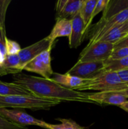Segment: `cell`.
Returning <instances> with one entry per match:
<instances>
[{
	"label": "cell",
	"mask_w": 128,
	"mask_h": 129,
	"mask_svg": "<svg viewBox=\"0 0 128 129\" xmlns=\"http://www.w3.org/2000/svg\"><path fill=\"white\" fill-rule=\"evenodd\" d=\"M119 77L120 79L125 83H128V68L125 69L124 70L120 71L117 72Z\"/></svg>",
	"instance_id": "cell-28"
},
{
	"label": "cell",
	"mask_w": 128,
	"mask_h": 129,
	"mask_svg": "<svg viewBox=\"0 0 128 129\" xmlns=\"http://www.w3.org/2000/svg\"><path fill=\"white\" fill-rule=\"evenodd\" d=\"M0 129H28L26 126L17 124L0 115Z\"/></svg>",
	"instance_id": "cell-23"
},
{
	"label": "cell",
	"mask_w": 128,
	"mask_h": 129,
	"mask_svg": "<svg viewBox=\"0 0 128 129\" xmlns=\"http://www.w3.org/2000/svg\"><path fill=\"white\" fill-rule=\"evenodd\" d=\"M114 47V44L104 41H97L87 45L80 53L77 62L105 61L111 55Z\"/></svg>",
	"instance_id": "cell-5"
},
{
	"label": "cell",
	"mask_w": 128,
	"mask_h": 129,
	"mask_svg": "<svg viewBox=\"0 0 128 129\" xmlns=\"http://www.w3.org/2000/svg\"><path fill=\"white\" fill-rule=\"evenodd\" d=\"M50 79L57 84L63 86L64 88L73 90L82 85L86 81V79L72 76L67 73L62 74L54 73Z\"/></svg>",
	"instance_id": "cell-13"
},
{
	"label": "cell",
	"mask_w": 128,
	"mask_h": 129,
	"mask_svg": "<svg viewBox=\"0 0 128 129\" xmlns=\"http://www.w3.org/2000/svg\"><path fill=\"white\" fill-rule=\"evenodd\" d=\"M11 0H0V28H5V18L6 11Z\"/></svg>",
	"instance_id": "cell-24"
},
{
	"label": "cell",
	"mask_w": 128,
	"mask_h": 129,
	"mask_svg": "<svg viewBox=\"0 0 128 129\" xmlns=\"http://www.w3.org/2000/svg\"><path fill=\"white\" fill-rule=\"evenodd\" d=\"M53 47L43 52L32 60L28 63L23 70L35 73L45 79H50L53 74L51 66V51Z\"/></svg>",
	"instance_id": "cell-6"
},
{
	"label": "cell",
	"mask_w": 128,
	"mask_h": 129,
	"mask_svg": "<svg viewBox=\"0 0 128 129\" xmlns=\"http://www.w3.org/2000/svg\"><path fill=\"white\" fill-rule=\"evenodd\" d=\"M119 107H120L121 109L124 110V111H125V112L128 113V101H127L125 103H122L121 105L119 106Z\"/></svg>",
	"instance_id": "cell-29"
},
{
	"label": "cell",
	"mask_w": 128,
	"mask_h": 129,
	"mask_svg": "<svg viewBox=\"0 0 128 129\" xmlns=\"http://www.w3.org/2000/svg\"><path fill=\"white\" fill-rule=\"evenodd\" d=\"M128 68V57L117 59L104 61V71L119 72Z\"/></svg>",
	"instance_id": "cell-20"
},
{
	"label": "cell",
	"mask_w": 128,
	"mask_h": 129,
	"mask_svg": "<svg viewBox=\"0 0 128 129\" xmlns=\"http://www.w3.org/2000/svg\"><path fill=\"white\" fill-rule=\"evenodd\" d=\"M127 20L128 8L109 18L105 20L100 19L88 32L89 42L87 45H91L97 42L105 33L116 26L122 25Z\"/></svg>",
	"instance_id": "cell-4"
},
{
	"label": "cell",
	"mask_w": 128,
	"mask_h": 129,
	"mask_svg": "<svg viewBox=\"0 0 128 129\" xmlns=\"http://www.w3.org/2000/svg\"><path fill=\"white\" fill-rule=\"evenodd\" d=\"M116 93H119V94L124 96L125 98H128V88H127V89H124V90H122V91H120L116 92Z\"/></svg>",
	"instance_id": "cell-30"
},
{
	"label": "cell",
	"mask_w": 128,
	"mask_h": 129,
	"mask_svg": "<svg viewBox=\"0 0 128 129\" xmlns=\"http://www.w3.org/2000/svg\"><path fill=\"white\" fill-rule=\"evenodd\" d=\"M104 72V61L77 62L67 74L83 79H91Z\"/></svg>",
	"instance_id": "cell-7"
},
{
	"label": "cell",
	"mask_w": 128,
	"mask_h": 129,
	"mask_svg": "<svg viewBox=\"0 0 128 129\" xmlns=\"http://www.w3.org/2000/svg\"><path fill=\"white\" fill-rule=\"evenodd\" d=\"M13 83L31 91L40 98L55 100L58 102H76L94 103L89 99L90 93L64 88L51 79L18 73L13 76Z\"/></svg>",
	"instance_id": "cell-1"
},
{
	"label": "cell",
	"mask_w": 128,
	"mask_h": 129,
	"mask_svg": "<svg viewBox=\"0 0 128 129\" xmlns=\"http://www.w3.org/2000/svg\"><path fill=\"white\" fill-rule=\"evenodd\" d=\"M125 57H128V47H124L114 50L109 59L117 60V59H121Z\"/></svg>",
	"instance_id": "cell-25"
},
{
	"label": "cell",
	"mask_w": 128,
	"mask_h": 129,
	"mask_svg": "<svg viewBox=\"0 0 128 129\" xmlns=\"http://www.w3.org/2000/svg\"><path fill=\"white\" fill-rule=\"evenodd\" d=\"M127 36H128V25L125 21L122 25L116 26L105 33L98 41L107 42L115 45Z\"/></svg>",
	"instance_id": "cell-15"
},
{
	"label": "cell",
	"mask_w": 128,
	"mask_h": 129,
	"mask_svg": "<svg viewBox=\"0 0 128 129\" xmlns=\"http://www.w3.org/2000/svg\"><path fill=\"white\" fill-rule=\"evenodd\" d=\"M0 95H23L35 96L28 89L23 88L21 86L13 83H6L0 81Z\"/></svg>",
	"instance_id": "cell-17"
},
{
	"label": "cell",
	"mask_w": 128,
	"mask_h": 129,
	"mask_svg": "<svg viewBox=\"0 0 128 129\" xmlns=\"http://www.w3.org/2000/svg\"><path fill=\"white\" fill-rule=\"evenodd\" d=\"M0 115L12 122L21 125H35L48 129L47 123L18 110L0 108Z\"/></svg>",
	"instance_id": "cell-8"
},
{
	"label": "cell",
	"mask_w": 128,
	"mask_h": 129,
	"mask_svg": "<svg viewBox=\"0 0 128 129\" xmlns=\"http://www.w3.org/2000/svg\"><path fill=\"white\" fill-rule=\"evenodd\" d=\"M126 23H127V25H128V20L126 21Z\"/></svg>",
	"instance_id": "cell-32"
},
{
	"label": "cell",
	"mask_w": 128,
	"mask_h": 129,
	"mask_svg": "<svg viewBox=\"0 0 128 129\" xmlns=\"http://www.w3.org/2000/svg\"><path fill=\"white\" fill-rule=\"evenodd\" d=\"M84 3L83 0H67L65 6L59 13L56 14V19H72L80 13Z\"/></svg>",
	"instance_id": "cell-16"
},
{
	"label": "cell",
	"mask_w": 128,
	"mask_h": 129,
	"mask_svg": "<svg viewBox=\"0 0 128 129\" xmlns=\"http://www.w3.org/2000/svg\"><path fill=\"white\" fill-rule=\"evenodd\" d=\"M58 120L61 122L60 124H50L48 123V129H85L84 127H81L75 121L70 119L65 118H58Z\"/></svg>",
	"instance_id": "cell-21"
},
{
	"label": "cell",
	"mask_w": 128,
	"mask_h": 129,
	"mask_svg": "<svg viewBox=\"0 0 128 129\" xmlns=\"http://www.w3.org/2000/svg\"><path fill=\"white\" fill-rule=\"evenodd\" d=\"M72 20V32L69 37V47L71 49L78 47L82 42L85 34V26L80 13L75 15Z\"/></svg>",
	"instance_id": "cell-11"
},
{
	"label": "cell",
	"mask_w": 128,
	"mask_h": 129,
	"mask_svg": "<svg viewBox=\"0 0 128 129\" xmlns=\"http://www.w3.org/2000/svg\"><path fill=\"white\" fill-rule=\"evenodd\" d=\"M109 2V0H97V3L96 5H95L92 16V20L97 14H99L101 11H104L106 6H107Z\"/></svg>",
	"instance_id": "cell-26"
},
{
	"label": "cell",
	"mask_w": 128,
	"mask_h": 129,
	"mask_svg": "<svg viewBox=\"0 0 128 129\" xmlns=\"http://www.w3.org/2000/svg\"><path fill=\"white\" fill-rule=\"evenodd\" d=\"M53 45L54 43L51 42L46 37L37 42L21 49L18 53V56L20 59V69L21 71L23 70V68L28 63L43 52L47 50L49 47H53Z\"/></svg>",
	"instance_id": "cell-9"
},
{
	"label": "cell",
	"mask_w": 128,
	"mask_h": 129,
	"mask_svg": "<svg viewBox=\"0 0 128 129\" xmlns=\"http://www.w3.org/2000/svg\"><path fill=\"white\" fill-rule=\"evenodd\" d=\"M20 59L18 54L6 55L3 64L0 66V76L7 74H16L21 73Z\"/></svg>",
	"instance_id": "cell-14"
},
{
	"label": "cell",
	"mask_w": 128,
	"mask_h": 129,
	"mask_svg": "<svg viewBox=\"0 0 128 129\" xmlns=\"http://www.w3.org/2000/svg\"><path fill=\"white\" fill-rule=\"evenodd\" d=\"M6 55H15L18 54L20 50H21L20 45L16 42L8 39L7 37L6 39Z\"/></svg>",
	"instance_id": "cell-22"
},
{
	"label": "cell",
	"mask_w": 128,
	"mask_h": 129,
	"mask_svg": "<svg viewBox=\"0 0 128 129\" xmlns=\"http://www.w3.org/2000/svg\"><path fill=\"white\" fill-rule=\"evenodd\" d=\"M5 57L6 56H4L3 55H2L1 54H0V66L3 64V62L4 60H5Z\"/></svg>",
	"instance_id": "cell-31"
},
{
	"label": "cell",
	"mask_w": 128,
	"mask_h": 129,
	"mask_svg": "<svg viewBox=\"0 0 128 129\" xmlns=\"http://www.w3.org/2000/svg\"><path fill=\"white\" fill-rule=\"evenodd\" d=\"M128 88V83L124 82L117 72L104 71L91 79H88L74 90H87L99 92H118Z\"/></svg>",
	"instance_id": "cell-3"
},
{
	"label": "cell",
	"mask_w": 128,
	"mask_h": 129,
	"mask_svg": "<svg viewBox=\"0 0 128 129\" xmlns=\"http://www.w3.org/2000/svg\"><path fill=\"white\" fill-rule=\"evenodd\" d=\"M97 3V0H85L80 11V16L85 26V34H87L90 30V25L92 21V16Z\"/></svg>",
	"instance_id": "cell-18"
},
{
	"label": "cell",
	"mask_w": 128,
	"mask_h": 129,
	"mask_svg": "<svg viewBox=\"0 0 128 129\" xmlns=\"http://www.w3.org/2000/svg\"><path fill=\"white\" fill-rule=\"evenodd\" d=\"M60 103V102L55 100L40 98L36 96L0 95V108H28L33 111L48 110Z\"/></svg>",
	"instance_id": "cell-2"
},
{
	"label": "cell",
	"mask_w": 128,
	"mask_h": 129,
	"mask_svg": "<svg viewBox=\"0 0 128 129\" xmlns=\"http://www.w3.org/2000/svg\"><path fill=\"white\" fill-rule=\"evenodd\" d=\"M89 99L94 103L120 106L126 102L127 98L116 92H97L89 93Z\"/></svg>",
	"instance_id": "cell-10"
},
{
	"label": "cell",
	"mask_w": 128,
	"mask_h": 129,
	"mask_svg": "<svg viewBox=\"0 0 128 129\" xmlns=\"http://www.w3.org/2000/svg\"><path fill=\"white\" fill-rule=\"evenodd\" d=\"M72 32V20L69 19H56V23L47 37L51 42H55L57 38L69 37Z\"/></svg>",
	"instance_id": "cell-12"
},
{
	"label": "cell",
	"mask_w": 128,
	"mask_h": 129,
	"mask_svg": "<svg viewBox=\"0 0 128 129\" xmlns=\"http://www.w3.org/2000/svg\"><path fill=\"white\" fill-rule=\"evenodd\" d=\"M127 8L128 0H125V1L109 0V3L103 11L102 16L100 19L105 20V19L109 18H110L111 16L119 13L120 11L125 10Z\"/></svg>",
	"instance_id": "cell-19"
},
{
	"label": "cell",
	"mask_w": 128,
	"mask_h": 129,
	"mask_svg": "<svg viewBox=\"0 0 128 129\" xmlns=\"http://www.w3.org/2000/svg\"><path fill=\"white\" fill-rule=\"evenodd\" d=\"M128 47V36H127L126 37H125L122 40H121L119 42L117 43L116 44H115L114 45V50L120 49V48L122 47Z\"/></svg>",
	"instance_id": "cell-27"
}]
</instances>
